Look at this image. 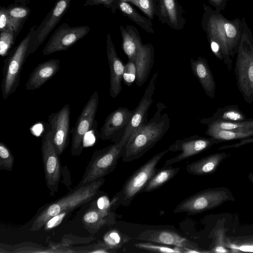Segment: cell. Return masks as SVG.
<instances>
[{
    "mask_svg": "<svg viewBox=\"0 0 253 253\" xmlns=\"http://www.w3.org/2000/svg\"><path fill=\"white\" fill-rule=\"evenodd\" d=\"M236 53L234 73L238 88L245 102H253V35L244 17Z\"/></svg>",
    "mask_w": 253,
    "mask_h": 253,
    "instance_id": "cell-4",
    "label": "cell"
},
{
    "mask_svg": "<svg viewBox=\"0 0 253 253\" xmlns=\"http://www.w3.org/2000/svg\"><path fill=\"white\" fill-rule=\"evenodd\" d=\"M158 76L157 72L153 74L138 105L133 110L130 120L121 134L119 140L118 141L124 145L134 131L148 122V112L153 102V96L155 90Z\"/></svg>",
    "mask_w": 253,
    "mask_h": 253,
    "instance_id": "cell-13",
    "label": "cell"
},
{
    "mask_svg": "<svg viewBox=\"0 0 253 253\" xmlns=\"http://www.w3.org/2000/svg\"><path fill=\"white\" fill-rule=\"evenodd\" d=\"M214 8L220 12L223 10L228 0H208Z\"/></svg>",
    "mask_w": 253,
    "mask_h": 253,
    "instance_id": "cell-42",
    "label": "cell"
},
{
    "mask_svg": "<svg viewBox=\"0 0 253 253\" xmlns=\"http://www.w3.org/2000/svg\"><path fill=\"white\" fill-rule=\"evenodd\" d=\"M16 39L13 29L11 25L5 30L0 32V55L1 57L7 56L12 51Z\"/></svg>",
    "mask_w": 253,
    "mask_h": 253,
    "instance_id": "cell-35",
    "label": "cell"
},
{
    "mask_svg": "<svg viewBox=\"0 0 253 253\" xmlns=\"http://www.w3.org/2000/svg\"><path fill=\"white\" fill-rule=\"evenodd\" d=\"M36 26V25L31 28L28 34L4 60L1 84V93L4 99L14 93L19 85L21 70L28 57V48Z\"/></svg>",
    "mask_w": 253,
    "mask_h": 253,
    "instance_id": "cell-5",
    "label": "cell"
},
{
    "mask_svg": "<svg viewBox=\"0 0 253 253\" xmlns=\"http://www.w3.org/2000/svg\"><path fill=\"white\" fill-rule=\"evenodd\" d=\"M14 157L9 148L0 142V169L12 170L14 164Z\"/></svg>",
    "mask_w": 253,
    "mask_h": 253,
    "instance_id": "cell-36",
    "label": "cell"
},
{
    "mask_svg": "<svg viewBox=\"0 0 253 253\" xmlns=\"http://www.w3.org/2000/svg\"><path fill=\"white\" fill-rule=\"evenodd\" d=\"M136 239L143 241L190 249L195 253H210V251L203 250L197 244L170 230H146L142 231Z\"/></svg>",
    "mask_w": 253,
    "mask_h": 253,
    "instance_id": "cell-16",
    "label": "cell"
},
{
    "mask_svg": "<svg viewBox=\"0 0 253 253\" xmlns=\"http://www.w3.org/2000/svg\"><path fill=\"white\" fill-rule=\"evenodd\" d=\"M131 237L122 233L117 229L108 231L103 237L102 242L110 250L114 253L128 242Z\"/></svg>",
    "mask_w": 253,
    "mask_h": 253,
    "instance_id": "cell-33",
    "label": "cell"
},
{
    "mask_svg": "<svg viewBox=\"0 0 253 253\" xmlns=\"http://www.w3.org/2000/svg\"><path fill=\"white\" fill-rule=\"evenodd\" d=\"M122 38V48L128 60L135 61L136 55L143 44L137 29L127 25L120 27Z\"/></svg>",
    "mask_w": 253,
    "mask_h": 253,
    "instance_id": "cell-25",
    "label": "cell"
},
{
    "mask_svg": "<svg viewBox=\"0 0 253 253\" xmlns=\"http://www.w3.org/2000/svg\"><path fill=\"white\" fill-rule=\"evenodd\" d=\"M118 9L125 16L128 17L146 32L151 34L155 33L151 20L142 16L129 2L126 1L120 2Z\"/></svg>",
    "mask_w": 253,
    "mask_h": 253,
    "instance_id": "cell-28",
    "label": "cell"
},
{
    "mask_svg": "<svg viewBox=\"0 0 253 253\" xmlns=\"http://www.w3.org/2000/svg\"><path fill=\"white\" fill-rule=\"evenodd\" d=\"M60 60L52 59L39 64L29 75L25 84L26 89L34 90L40 88L59 70Z\"/></svg>",
    "mask_w": 253,
    "mask_h": 253,
    "instance_id": "cell-21",
    "label": "cell"
},
{
    "mask_svg": "<svg viewBox=\"0 0 253 253\" xmlns=\"http://www.w3.org/2000/svg\"><path fill=\"white\" fill-rule=\"evenodd\" d=\"M70 107L65 104L59 111L52 113L48 118L50 139L59 155L68 146L69 141Z\"/></svg>",
    "mask_w": 253,
    "mask_h": 253,
    "instance_id": "cell-14",
    "label": "cell"
},
{
    "mask_svg": "<svg viewBox=\"0 0 253 253\" xmlns=\"http://www.w3.org/2000/svg\"><path fill=\"white\" fill-rule=\"evenodd\" d=\"M133 110L126 107H119L112 112L106 118L101 127L99 137L108 140L115 136L121 135L130 120Z\"/></svg>",
    "mask_w": 253,
    "mask_h": 253,
    "instance_id": "cell-19",
    "label": "cell"
},
{
    "mask_svg": "<svg viewBox=\"0 0 253 253\" xmlns=\"http://www.w3.org/2000/svg\"><path fill=\"white\" fill-rule=\"evenodd\" d=\"M72 0H57L40 25L35 30L30 42L28 56L34 53L45 41L68 10Z\"/></svg>",
    "mask_w": 253,
    "mask_h": 253,
    "instance_id": "cell-15",
    "label": "cell"
},
{
    "mask_svg": "<svg viewBox=\"0 0 253 253\" xmlns=\"http://www.w3.org/2000/svg\"><path fill=\"white\" fill-rule=\"evenodd\" d=\"M10 25L7 8L1 6L0 8V32L5 30Z\"/></svg>",
    "mask_w": 253,
    "mask_h": 253,
    "instance_id": "cell-41",
    "label": "cell"
},
{
    "mask_svg": "<svg viewBox=\"0 0 253 253\" xmlns=\"http://www.w3.org/2000/svg\"><path fill=\"white\" fill-rule=\"evenodd\" d=\"M204 12L201 25L207 39L216 42L220 45L224 56L223 63L228 70L232 67L233 58L236 54L243 31V21L237 17L227 19L221 12L203 4Z\"/></svg>",
    "mask_w": 253,
    "mask_h": 253,
    "instance_id": "cell-1",
    "label": "cell"
},
{
    "mask_svg": "<svg viewBox=\"0 0 253 253\" xmlns=\"http://www.w3.org/2000/svg\"><path fill=\"white\" fill-rule=\"evenodd\" d=\"M156 15L159 20L175 30H180L186 24L185 11L177 0H157Z\"/></svg>",
    "mask_w": 253,
    "mask_h": 253,
    "instance_id": "cell-17",
    "label": "cell"
},
{
    "mask_svg": "<svg viewBox=\"0 0 253 253\" xmlns=\"http://www.w3.org/2000/svg\"><path fill=\"white\" fill-rule=\"evenodd\" d=\"M106 52L110 70V95L116 98L122 91L125 65L117 54L109 33L106 37Z\"/></svg>",
    "mask_w": 253,
    "mask_h": 253,
    "instance_id": "cell-18",
    "label": "cell"
},
{
    "mask_svg": "<svg viewBox=\"0 0 253 253\" xmlns=\"http://www.w3.org/2000/svg\"><path fill=\"white\" fill-rule=\"evenodd\" d=\"M199 122L207 127L232 131H250L253 130V118L240 122L208 121L206 118L199 120Z\"/></svg>",
    "mask_w": 253,
    "mask_h": 253,
    "instance_id": "cell-29",
    "label": "cell"
},
{
    "mask_svg": "<svg viewBox=\"0 0 253 253\" xmlns=\"http://www.w3.org/2000/svg\"><path fill=\"white\" fill-rule=\"evenodd\" d=\"M133 245L136 248L149 252L182 253V248L177 246L171 247L168 245L147 241L136 243Z\"/></svg>",
    "mask_w": 253,
    "mask_h": 253,
    "instance_id": "cell-34",
    "label": "cell"
},
{
    "mask_svg": "<svg viewBox=\"0 0 253 253\" xmlns=\"http://www.w3.org/2000/svg\"><path fill=\"white\" fill-rule=\"evenodd\" d=\"M98 104L99 95L95 91L83 108L72 129L71 152L73 156H79L82 152L84 136L95 124Z\"/></svg>",
    "mask_w": 253,
    "mask_h": 253,
    "instance_id": "cell-9",
    "label": "cell"
},
{
    "mask_svg": "<svg viewBox=\"0 0 253 253\" xmlns=\"http://www.w3.org/2000/svg\"><path fill=\"white\" fill-rule=\"evenodd\" d=\"M154 62V48L152 44H143L139 50L135 59L136 84L141 86L147 81Z\"/></svg>",
    "mask_w": 253,
    "mask_h": 253,
    "instance_id": "cell-23",
    "label": "cell"
},
{
    "mask_svg": "<svg viewBox=\"0 0 253 253\" xmlns=\"http://www.w3.org/2000/svg\"><path fill=\"white\" fill-rule=\"evenodd\" d=\"M206 135L226 142L253 136V130L250 131H232L207 127Z\"/></svg>",
    "mask_w": 253,
    "mask_h": 253,
    "instance_id": "cell-31",
    "label": "cell"
},
{
    "mask_svg": "<svg viewBox=\"0 0 253 253\" xmlns=\"http://www.w3.org/2000/svg\"><path fill=\"white\" fill-rule=\"evenodd\" d=\"M124 146L118 141L102 149L95 151L79 184H86L103 178L114 171L118 159L121 157Z\"/></svg>",
    "mask_w": 253,
    "mask_h": 253,
    "instance_id": "cell-8",
    "label": "cell"
},
{
    "mask_svg": "<svg viewBox=\"0 0 253 253\" xmlns=\"http://www.w3.org/2000/svg\"><path fill=\"white\" fill-rule=\"evenodd\" d=\"M180 168L164 166L157 169L140 193L149 192L158 189L172 179L180 170Z\"/></svg>",
    "mask_w": 253,
    "mask_h": 253,
    "instance_id": "cell-27",
    "label": "cell"
},
{
    "mask_svg": "<svg viewBox=\"0 0 253 253\" xmlns=\"http://www.w3.org/2000/svg\"><path fill=\"white\" fill-rule=\"evenodd\" d=\"M232 192L225 187L208 188L196 193L180 202L173 210L175 213H200L220 206L227 201H234Z\"/></svg>",
    "mask_w": 253,
    "mask_h": 253,
    "instance_id": "cell-6",
    "label": "cell"
},
{
    "mask_svg": "<svg viewBox=\"0 0 253 253\" xmlns=\"http://www.w3.org/2000/svg\"><path fill=\"white\" fill-rule=\"evenodd\" d=\"M41 152L46 186L52 196L58 190L61 170L59 155L50 139L48 131L42 136Z\"/></svg>",
    "mask_w": 253,
    "mask_h": 253,
    "instance_id": "cell-12",
    "label": "cell"
},
{
    "mask_svg": "<svg viewBox=\"0 0 253 253\" xmlns=\"http://www.w3.org/2000/svg\"><path fill=\"white\" fill-rule=\"evenodd\" d=\"M6 8L9 23L16 39L29 16L31 10L27 5L16 3L9 4Z\"/></svg>",
    "mask_w": 253,
    "mask_h": 253,
    "instance_id": "cell-26",
    "label": "cell"
},
{
    "mask_svg": "<svg viewBox=\"0 0 253 253\" xmlns=\"http://www.w3.org/2000/svg\"><path fill=\"white\" fill-rule=\"evenodd\" d=\"M190 63L193 74L198 79L206 95L213 99L216 84L207 59L199 56L196 60L191 58Z\"/></svg>",
    "mask_w": 253,
    "mask_h": 253,
    "instance_id": "cell-22",
    "label": "cell"
},
{
    "mask_svg": "<svg viewBox=\"0 0 253 253\" xmlns=\"http://www.w3.org/2000/svg\"><path fill=\"white\" fill-rule=\"evenodd\" d=\"M116 219L114 211L100 209L92 203L82 220L84 228L90 233L95 234L103 226L114 224Z\"/></svg>",
    "mask_w": 253,
    "mask_h": 253,
    "instance_id": "cell-20",
    "label": "cell"
},
{
    "mask_svg": "<svg viewBox=\"0 0 253 253\" xmlns=\"http://www.w3.org/2000/svg\"><path fill=\"white\" fill-rule=\"evenodd\" d=\"M252 143H253V137L242 138L240 139V141L237 143L232 144H226L221 145L217 149V150L220 151L228 149L238 148L242 146Z\"/></svg>",
    "mask_w": 253,
    "mask_h": 253,
    "instance_id": "cell-40",
    "label": "cell"
},
{
    "mask_svg": "<svg viewBox=\"0 0 253 253\" xmlns=\"http://www.w3.org/2000/svg\"><path fill=\"white\" fill-rule=\"evenodd\" d=\"M206 119L234 122L245 121L247 118L237 104H232L218 109L211 117Z\"/></svg>",
    "mask_w": 253,
    "mask_h": 253,
    "instance_id": "cell-30",
    "label": "cell"
},
{
    "mask_svg": "<svg viewBox=\"0 0 253 253\" xmlns=\"http://www.w3.org/2000/svg\"><path fill=\"white\" fill-rule=\"evenodd\" d=\"M229 156L225 152L212 154L188 164L186 171L190 174L198 176L212 174Z\"/></svg>",
    "mask_w": 253,
    "mask_h": 253,
    "instance_id": "cell-24",
    "label": "cell"
},
{
    "mask_svg": "<svg viewBox=\"0 0 253 253\" xmlns=\"http://www.w3.org/2000/svg\"><path fill=\"white\" fill-rule=\"evenodd\" d=\"M169 151L167 149L155 155L129 176L113 198L117 207H126L130 204L155 173L158 164Z\"/></svg>",
    "mask_w": 253,
    "mask_h": 253,
    "instance_id": "cell-7",
    "label": "cell"
},
{
    "mask_svg": "<svg viewBox=\"0 0 253 253\" xmlns=\"http://www.w3.org/2000/svg\"><path fill=\"white\" fill-rule=\"evenodd\" d=\"M157 0H138L137 7L150 20H153L156 14Z\"/></svg>",
    "mask_w": 253,
    "mask_h": 253,
    "instance_id": "cell-37",
    "label": "cell"
},
{
    "mask_svg": "<svg viewBox=\"0 0 253 253\" xmlns=\"http://www.w3.org/2000/svg\"><path fill=\"white\" fill-rule=\"evenodd\" d=\"M226 229L219 222L217 223L214 228L210 234L213 239L210 246V253H225L230 251L226 247Z\"/></svg>",
    "mask_w": 253,
    "mask_h": 253,
    "instance_id": "cell-32",
    "label": "cell"
},
{
    "mask_svg": "<svg viewBox=\"0 0 253 253\" xmlns=\"http://www.w3.org/2000/svg\"><path fill=\"white\" fill-rule=\"evenodd\" d=\"M15 3H19L23 5H27L29 3L30 0H14Z\"/></svg>",
    "mask_w": 253,
    "mask_h": 253,
    "instance_id": "cell-43",
    "label": "cell"
},
{
    "mask_svg": "<svg viewBox=\"0 0 253 253\" xmlns=\"http://www.w3.org/2000/svg\"><path fill=\"white\" fill-rule=\"evenodd\" d=\"M123 1L130 2L132 4H133V5L137 6L138 0H119V3L121 2H123Z\"/></svg>",
    "mask_w": 253,
    "mask_h": 253,
    "instance_id": "cell-44",
    "label": "cell"
},
{
    "mask_svg": "<svg viewBox=\"0 0 253 253\" xmlns=\"http://www.w3.org/2000/svg\"><path fill=\"white\" fill-rule=\"evenodd\" d=\"M136 76V68L135 61L128 60L124 66L123 81L128 86H131L135 81Z\"/></svg>",
    "mask_w": 253,
    "mask_h": 253,
    "instance_id": "cell-38",
    "label": "cell"
},
{
    "mask_svg": "<svg viewBox=\"0 0 253 253\" xmlns=\"http://www.w3.org/2000/svg\"><path fill=\"white\" fill-rule=\"evenodd\" d=\"M90 29L87 25L71 27L67 23L62 24L50 36L42 50L43 55L67 50L85 37Z\"/></svg>",
    "mask_w": 253,
    "mask_h": 253,
    "instance_id": "cell-10",
    "label": "cell"
},
{
    "mask_svg": "<svg viewBox=\"0 0 253 253\" xmlns=\"http://www.w3.org/2000/svg\"><path fill=\"white\" fill-rule=\"evenodd\" d=\"M104 182L105 179L100 178L86 184H79L60 198L44 205L35 214L30 230L39 231L53 217L68 213L88 202L97 194Z\"/></svg>",
    "mask_w": 253,
    "mask_h": 253,
    "instance_id": "cell-3",
    "label": "cell"
},
{
    "mask_svg": "<svg viewBox=\"0 0 253 253\" xmlns=\"http://www.w3.org/2000/svg\"><path fill=\"white\" fill-rule=\"evenodd\" d=\"M153 117L130 136L124 146L121 157L123 161L129 162L141 157L160 141L169 130L170 119L167 113L162 114L166 108L158 103Z\"/></svg>",
    "mask_w": 253,
    "mask_h": 253,
    "instance_id": "cell-2",
    "label": "cell"
},
{
    "mask_svg": "<svg viewBox=\"0 0 253 253\" xmlns=\"http://www.w3.org/2000/svg\"><path fill=\"white\" fill-rule=\"evenodd\" d=\"M248 178L253 183V172H250L248 175Z\"/></svg>",
    "mask_w": 253,
    "mask_h": 253,
    "instance_id": "cell-45",
    "label": "cell"
},
{
    "mask_svg": "<svg viewBox=\"0 0 253 253\" xmlns=\"http://www.w3.org/2000/svg\"><path fill=\"white\" fill-rule=\"evenodd\" d=\"M119 0H86L84 6H93L103 5L105 7L110 9L112 13L115 14L118 8Z\"/></svg>",
    "mask_w": 253,
    "mask_h": 253,
    "instance_id": "cell-39",
    "label": "cell"
},
{
    "mask_svg": "<svg viewBox=\"0 0 253 253\" xmlns=\"http://www.w3.org/2000/svg\"><path fill=\"white\" fill-rule=\"evenodd\" d=\"M223 142L222 141L209 137L197 135L176 140L168 148L171 152H180L176 156L166 161L164 166H169L211 148L214 145Z\"/></svg>",
    "mask_w": 253,
    "mask_h": 253,
    "instance_id": "cell-11",
    "label": "cell"
}]
</instances>
